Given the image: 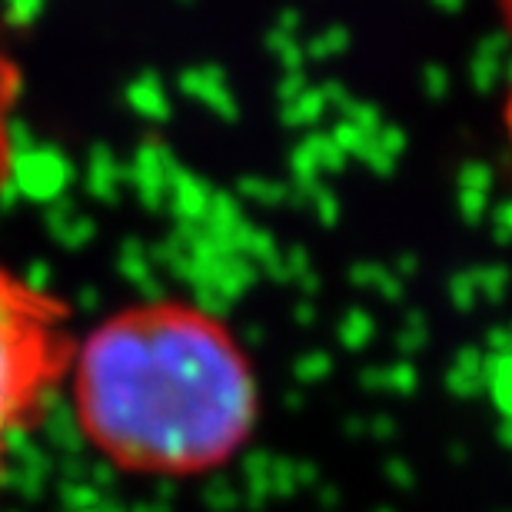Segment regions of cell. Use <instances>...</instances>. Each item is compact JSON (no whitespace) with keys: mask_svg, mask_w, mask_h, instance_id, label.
<instances>
[{"mask_svg":"<svg viewBox=\"0 0 512 512\" xmlns=\"http://www.w3.org/2000/svg\"><path fill=\"white\" fill-rule=\"evenodd\" d=\"M80 433L130 476L193 479L230 466L260 429L263 386L220 313L160 296L94 326L70 366Z\"/></svg>","mask_w":512,"mask_h":512,"instance_id":"6da1fadb","label":"cell"},{"mask_svg":"<svg viewBox=\"0 0 512 512\" xmlns=\"http://www.w3.org/2000/svg\"><path fill=\"white\" fill-rule=\"evenodd\" d=\"M74 353L67 303L0 260V486L10 439L34 423L47 396L70 376Z\"/></svg>","mask_w":512,"mask_h":512,"instance_id":"7a4b0ae2","label":"cell"},{"mask_svg":"<svg viewBox=\"0 0 512 512\" xmlns=\"http://www.w3.org/2000/svg\"><path fill=\"white\" fill-rule=\"evenodd\" d=\"M493 10H496V17H499V30H503L506 44L512 50V0H493ZM499 124H503V140H506V147L512 153V74H509L503 104H499Z\"/></svg>","mask_w":512,"mask_h":512,"instance_id":"3957f363","label":"cell"}]
</instances>
